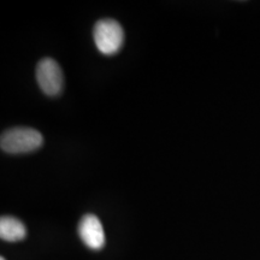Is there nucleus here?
Instances as JSON below:
<instances>
[{"label": "nucleus", "instance_id": "nucleus-1", "mask_svg": "<svg viewBox=\"0 0 260 260\" xmlns=\"http://www.w3.org/2000/svg\"><path fill=\"white\" fill-rule=\"evenodd\" d=\"M44 144V138L37 129L28 126H17L3 133L0 139L2 149L10 154L30 153Z\"/></svg>", "mask_w": 260, "mask_h": 260}, {"label": "nucleus", "instance_id": "nucleus-2", "mask_svg": "<svg viewBox=\"0 0 260 260\" xmlns=\"http://www.w3.org/2000/svg\"><path fill=\"white\" fill-rule=\"evenodd\" d=\"M93 38L100 53L112 56L121 50L124 42V30L115 19L105 18L98 21L93 29Z\"/></svg>", "mask_w": 260, "mask_h": 260}, {"label": "nucleus", "instance_id": "nucleus-3", "mask_svg": "<svg viewBox=\"0 0 260 260\" xmlns=\"http://www.w3.org/2000/svg\"><path fill=\"white\" fill-rule=\"evenodd\" d=\"M37 81L46 95L56 96L64 87V76L59 64L52 58H44L37 67Z\"/></svg>", "mask_w": 260, "mask_h": 260}, {"label": "nucleus", "instance_id": "nucleus-4", "mask_svg": "<svg viewBox=\"0 0 260 260\" xmlns=\"http://www.w3.org/2000/svg\"><path fill=\"white\" fill-rule=\"evenodd\" d=\"M79 235L82 242L93 251H99L105 246V232L95 214H86L80 220Z\"/></svg>", "mask_w": 260, "mask_h": 260}, {"label": "nucleus", "instance_id": "nucleus-5", "mask_svg": "<svg viewBox=\"0 0 260 260\" xmlns=\"http://www.w3.org/2000/svg\"><path fill=\"white\" fill-rule=\"evenodd\" d=\"M27 235L25 225L18 218L5 216L0 219V237L4 241L17 242Z\"/></svg>", "mask_w": 260, "mask_h": 260}, {"label": "nucleus", "instance_id": "nucleus-6", "mask_svg": "<svg viewBox=\"0 0 260 260\" xmlns=\"http://www.w3.org/2000/svg\"><path fill=\"white\" fill-rule=\"evenodd\" d=\"M0 260H5V258H4V256H2V258H0Z\"/></svg>", "mask_w": 260, "mask_h": 260}]
</instances>
